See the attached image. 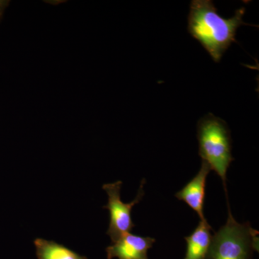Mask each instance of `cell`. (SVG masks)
Returning <instances> with one entry per match:
<instances>
[{"instance_id": "277c9868", "label": "cell", "mask_w": 259, "mask_h": 259, "mask_svg": "<svg viewBox=\"0 0 259 259\" xmlns=\"http://www.w3.org/2000/svg\"><path fill=\"white\" fill-rule=\"evenodd\" d=\"M122 184L121 181H118L115 183L104 185L102 187L108 195V202L103 208L108 209L110 212V226L107 234L111 238L112 243L130 233L136 226L131 218V211L134 206L141 202L144 195L145 180H143L134 200L131 203H124L120 198Z\"/></svg>"}, {"instance_id": "8992f818", "label": "cell", "mask_w": 259, "mask_h": 259, "mask_svg": "<svg viewBox=\"0 0 259 259\" xmlns=\"http://www.w3.org/2000/svg\"><path fill=\"white\" fill-rule=\"evenodd\" d=\"M210 168L207 163L202 161V166L197 175L192 179L175 197L186 203L197 213L201 221H206L204 215V204L205 199L206 180Z\"/></svg>"}, {"instance_id": "ba28073f", "label": "cell", "mask_w": 259, "mask_h": 259, "mask_svg": "<svg viewBox=\"0 0 259 259\" xmlns=\"http://www.w3.org/2000/svg\"><path fill=\"white\" fill-rule=\"evenodd\" d=\"M34 245L37 259H88L55 241L37 238Z\"/></svg>"}, {"instance_id": "6da1fadb", "label": "cell", "mask_w": 259, "mask_h": 259, "mask_svg": "<svg viewBox=\"0 0 259 259\" xmlns=\"http://www.w3.org/2000/svg\"><path fill=\"white\" fill-rule=\"evenodd\" d=\"M245 8L237 10L231 18H224L211 0H192L188 16L189 33L207 51L214 62L221 61L233 42L243 22Z\"/></svg>"}, {"instance_id": "3957f363", "label": "cell", "mask_w": 259, "mask_h": 259, "mask_svg": "<svg viewBox=\"0 0 259 259\" xmlns=\"http://www.w3.org/2000/svg\"><path fill=\"white\" fill-rule=\"evenodd\" d=\"M258 250V231L249 223H238L228 206L226 224L212 236L206 259H251Z\"/></svg>"}, {"instance_id": "52a82bcc", "label": "cell", "mask_w": 259, "mask_h": 259, "mask_svg": "<svg viewBox=\"0 0 259 259\" xmlns=\"http://www.w3.org/2000/svg\"><path fill=\"white\" fill-rule=\"evenodd\" d=\"M212 227L201 221L190 236L185 237L187 252L185 259H206L212 241Z\"/></svg>"}, {"instance_id": "7a4b0ae2", "label": "cell", "mask_w": 259, "mask_h": 259, "mask_svg": "<svg viewBox=\"0 0 259 259\" xmlns=\"http://www.w3.org/2000/svg\"><path fill=\"white\" fill-rule=\"evenodd\" d=\"M199 155L221 177L226 190V174L234 160L232 156L231 131L226 121L212 113H208L199 120L197 125Z\"/></svg>"}, {"instance_id": "5b68a950", "label": "cell", "mask_w": 259, "mask_h": 259, "mask_svg": "<svg viewBox=\"0 0 259 259\" xmlns=\"http://www.w3.org/2000/svg\"><path fill=\"white\" fill-rule=\"evenodd\" d=\"M156 240L126 233L106 248L107 259H148V250Z\"/></svg>"}, {"instance_id": "9c48e42d", "label": "cell", "mask_w": 259, "mask_h": 259, "mask_svg": "<svg viewBox=\"0 0 259 259\" xmlns=\"http://www.w3.org/2000/svg\"><path fill=\"white\" fill-rule=\"evenodd\" d=\"M10 1L0 0V20H1L2 17H3L5 9H6L7 7H8Z\"/></svg>"}]
</instances>
